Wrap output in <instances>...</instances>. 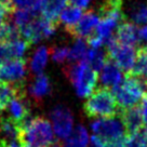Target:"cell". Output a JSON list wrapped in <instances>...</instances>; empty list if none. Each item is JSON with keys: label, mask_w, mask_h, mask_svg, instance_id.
Masks as SVG:
<instances>
[{"label": "cell", "mask_w": 147, "mask_h": 147, "mask_svg": "<svg viewBox=\"0 0 147 147\" xmlns=\"http://www.w3.org/2000/svg\"><path fill=\"white\" fill-rule=\"evenodd\" d=\"M20 140L25 147H48L54 141L53 129L45 117H32L20 127Z\"/></svg>", "instance_id": "obj_1"}, {"label": "cell", "mask_w": 147, "mask_h": 147, "mask_svg": "<svg viewBox=\"0 0 147 147\" xmlns=\"http://www.w3.org/2000/svg\"><path fill=\"white\" fill-rule=\"evenodd\" d=\"M91 129L105 147H124L129 134L120 115L95 119L91 123Z\"/></svg>", "instance_id": "obj_2"}, {"label": "cell", "mask_w": 147, "mask_h": 147, "mask_svg": "<svg viewBox=\"0 0 147 147\" xmlns=\"http://www.w3.org/2000/svg\"><path fill=\"white\" fill-rule=\"evenodd\" d=\"M63 71L69 81L73 83L80 97L90 96L94 92L97 84L98 73L92 69L84 60L65 66Z\"/></svg>", "instance_id": "obj_3"}, {"label": "cell", "mask_w": 147, "mask_h": 147, "mask_svg": "<svg viewBox=\"0 0 147 147\" xmlns=\"http://www.w3.org/2000/svg\"><path fill=\"white\" fill-rule=\"evenodd\" d=\"M123 0H105L98 10L100 23L94 35L107 42L111 38L114 30H117L121 23L125 21L122 12Z\"/></svg>", "instance_id": "obj_4"}, {"label": "cell", "mask_w": 147, "mask_h": 147, "mask_svg": "<svg viewBox=\"0 0 147 147\" xmlns=\"http://www.w3.org/2000/svg\"><path fill=\"white\" fill-rule=\"evenodd\" d=\"M83 111L89 118H110L120 115V108L113 92L106 88H98L92 93L83 105Z\"/></svg>", "instance_id": "obj_5"}, {"label": "cell", "mask_w": 147, "mask_h": 147, "mask_svg": "<svg viewBox=\"0 0 147 147\" xmlns=\"http://www.w3.org/2000/svg\"><path fill=\"white\" fill-rule=\"evenodd\" d=\"M146 86L142 80L130 74H125L122 82L113 89V94L120 110H125L138 106V102L146 93Z\"/></svg>", "instance_id": "obj_6"}, {"label": "cell", "mask_w": 147, "mask_h": 147, "mask_svg": "<svg viewBox=\"0 0 147 147\" xmlns=\"http://www.w3.org/2000/svg\"><path fill=\"white\" fill-rule=\"evenodd\" d=\"M106 54L108 60L114 62L120 69L128 74L135 64L138 51L136 48L122 45L117 41L115 37H111L106 42Z\"/></svg>", "instance_id": "obj_7"}, {"label": "cell", "mask_w": 147, "mask_h": 147, "mask_svg": "<svg viewBox=\"0 0 147 147\" xmlns=\"http://www.w3.org/2000/svg\"><path fill=\"white\" fill-rule=\"evenodd\" d=\"M56 26V23L50 22L42 16H37L28 25L20 28L21 38L32 46V43H37L45 38L52 36L55 32Z\"/></svg>", "instance_id": "obj_8"}, {"label": "cell", "mask_w": 147, "mask_h": 147, "mask_svg": "<svg viewBox=\"0 0 147 147\" xmlns=\"http://www.w3.org/2000/svg\"><path fill=\"white\" fill-rule=\"evenodd\" d=\"M53 130L59 138H67L73 132L74 118L71 111L64 105L54 107L51 111Z\"/></svg>", "instance_id": "obj_9"}, {"label": "cell", "mask_w": 147, "mask_h": 147, "mask_svg": "<svg viewBox=\"0 0 147 147\" xmlns=\"http://www.w3.org/2000/svg\"><path fill=\"white\" fill-rule=\"evenodd\" d=\"M26 60L15 59L7 61L0 65V81L9 83H25Z\"/></svg>", "instance_id": "obj_10"}, {"label": "cell", "mask_w": 147, "mask_h": 147, "mask_svg": "<svg viewBox=\"0 0 147 147\" xmlns=\"http://www.w3.org/2000/svg\"><path fill=\"white\" fill-rule=\"evenodd\" d=\"M100 23V16L93 10H89L80 18L78 24L71 28L68 32L71 36L80 39H89L95 32L97 25Z\"/></svg>", "instance_id": "obj_11"}, {"label": "cell", "mask_w": 147, "mask_h": 147, "mask_svg": "<svg viewBox=\"0 0 147 147\" xmlns=\"http://www.w3.org/2000/svg\"><path fill=\"white\" fill-rule=\"evenodd\" d=\"M8 110L11 119L18 125H22L25 120L30 117V102L26 98V94L18 95L10 101L8 105Z\"/></svg>", "instance_id": "obj_12"}, {"label": "cell", "mask_w": 147, "mask_h": 147, "mask_svg": "<svg viewBox=\"0 0 147 147\" xmlns=\"http://www.w3.org/2000/svg\"><path fill=\"white\" fill-rule=\"evenodd\" d=\"M115 38L120 43L134 48H136L141 41L138 36V28L136 27V25L132 22H125V21L120 24L119 27L117 28Z\"/></svg>", "instance_id": "obj_13"}, {"label": "cell", "mask_w": 147, "mask_h": 147, "mask_svg": "<svg viewBox=\"0 0 147 147\" xmlns=\"http://www.w3.org/2000/svg\"><path fill=\"white\" fill-rule=\"evenodd\" d=\"M122 80H123V77H122L121 69L114 62L108 60L105 66L102 68L101 74H100V81H101L103 88L115 89L122 82Z\"/></svg>", "instance_id": "obj_14"}, {"label": "cell", "mask_w": 147, "mask_h": 147, "mask_svg": "<svg viewBox=\"0 0 147 147\" xmlns=\"http://www.w3.org/2000/svg\"><path fill=\"white\" fill-rule=\"evenodd\" d=\"M120 117L123 121L124 127L128 131L129 136L138 133V131L142 130V128L144 127L142 114H141V109H140L138 105L133 107V108H130V109L121 110L120 111Z\"/></svg>", "instance_id": "obj_15"}, {"label": "cell", "mask_w": 147, "mask_h": 147, "mask_svg": "<svg viewBox=\"0 0 147 147\" xmlns=\"http://www.w3.org/2000/svg\"><path fill=\"white\" fill-rule=\"evenodd\" d=\"M67 0H42L41 16L46 20L59 24V18L62 11L65 9Z\"/></svg>", "instance_id": "obj_16"}, {"label": "cell", "mask_w": 147, "mask_h": 147, "mask_svg": "<svg viewBox=\"0 0 147 147\" xmlns=\"http://www.w3.org/2000/svg\"><path fill=\"white\" fill-rule=\"evenodd\" d=\"M51 93V82L48 76L46 75H38L35 79L32 87L29 88V94L32 97V100L36 103L40 102Z\"/></svg>", "instance_id": "obj_17"}, {"label": "cell", "mask_w": 147, "mask_h": 147, "mask_svg": "<svg viewBox=\"0 0 147 147\" xmlns=\"http://www.w3.org/2000/svg\"><path fill=\"white\" fill-rule=\"evenodd\" d=\"M81 16H82V9L69 5L67 7H65V9L62 11L59 22L63 24L66 28V30L68 32L78 24Z\"/></svg>", "instance_id": "obj_18"}, {"label": "cell", "mask_w": 147, "mask_h": 147, "mask_svg": "<svg viewBox=\"0 0 147 147\" xmlns=\"http://www.w3.org/2000/svg\"><path fill=\"white\" fill-rule=\"evenodd\" d=\"M84 61L91 66L92 69L98 73L105 66L108 61V57L106 52H103L101 49H91V50H88Z\"/></svg>", "instance_id": "obj_19"}, {"label": "cell", "mask_w": 147, "mask_h": 147, "mask_svg": "<svg viewBox=\"0 0 147 147\" xmlns=\"http://www.w3.org/2000/svg\"><path fill=\"white\" fill-rule=\"evenodd\" d=\"M47 62H48V50L46 47H40L32 56V64H30L32 73L41 75L43 68L46 67Z\"/></svg>", "instance_id": "obj_20"}, {"label": "cell", "mask_w": 147, "mask_h": 147, "mask_svg": "<svg viewBox=\"0 0 147 147\" xmlns=\"http://www.w3.org/2000/svg\"><path fill=\"white\" fill-rule=\"evenodd\" d=\"M130 18L135 25L147 24V2H138L132 5L130 10Z\"/></svg>", "instance_id": "obj_21"}, {"label": "cell", "mask_w": 147, "mask_h": 147, "mask_svg": "<svg viewBox=\"0 0 147 147\" xmlns=\"http://www.w3.org/2000/svg\"><path fill=\"white\" fill-rule=\"evenodd\" d=\"M88 52V43L84 41V39L77 38L76 42L70 49H69L68 60L73 62H80L83 61Z\"/></svg>", "instance_id": "obj_22"}, {"label": "cell", "mask_w": 147, "mask_h": 147, "mask_svg": "<svg viewBox=\"0 0 147 147\" xmlns=\"http://www.w3.org/2000/svg\"><path fill=\"white\" fill-rule=\"evenodd\" d=\"M11 18H13L12 22L14 23V25L18 26L20 29V28L28 25L34 18H36V16L27 9H15L11 15Z\"/></svg>", "instance_id": "obj_23"}, {"label": "cell", "mask_w": 147, "mask_h": 147, "mask_svg": "<svg viewBox=\"0 0 147 147\" xmlns=\"http://www.w3.org/2000/svg\"><path fill=\"white\" fill-rule=\"evenodd\" d=\"M7 47H8L10 60H15V59H22L25 51L30 47V45L24 39H18L16 41L7 45Z\"/></svg>", "instance_id": "obj_24"}, {"label": "cell", "mask_w": 147, "mask_h": 147, "mask_svg": "<svg viewBox=\"0 0 147 147\" xmlns=\"http://www.w3.org/2000/svg\"><path fill=\"white\" fill-rule=\"evenodd\" d=\"M124 147H147V135L143 128L138 133L129 136Z\"/></svg>", "instance_id": "obj_25"}, {"label": "cell", "mask_w": 147, "mask_h": 147, "mask_svg": "<svg viewBox=\"0 0 147 147\" xmlns=\"http://www.w3.org/2000/svg\"><path fill=\"white\" fill-rule=\"evenodd\" d=\"M51 55H52V59L53 61L60 63L63 62L66 59H68L69 55V48L66 47H54L51 49Z\"/></svg>", "instance_id": "obj_26"}, {"label": "cell", "mask_w": 147, "mask_h": 147, "mask_svg": "<svg viewBox=\"0 0 147 147\" xmlns=\"http://www.w3.org/2000/svg\"><path fill=\"white\" fill-rule=\"evenodd\" d=\"M138 106H140V109H141V114H142L144 125L147 127V92L144 94V96L142 97L141 103L138 104Z\"/></svg>", "instance_id": "obj_27"}, {"label": "cell", "mask_w": 147, "mask_h": 147, "mask_svg": "<svg viewBox=\"0 0 147 147\" xmlns=\"http://www.w3.org/2000/svg\"><path fill=\"white\" fill-rule=\"evenodd\" d=\"M7 61H10L8 47H7V45H3V43L0 42V65L7 62Z\"/></svg>", "instance_id": "obj_28"}, {"label": "cell", "mask_w": 147, "mask_h": 147, "mask_svg": "<svg viewBox=\"0 0 147 147\" xmlns=\"http://www.w3.org/2000/svg\"><path fill=\"white\" fill-rule=\"evenodd\" d=\"M91 0H67L70 5H75V7H78L80 9H84L87 8L89 3H90Z\"/></svg>", "instance_id": "obj_29"}, {"label": "cell", "mask_w": 147, "mask_h": 147, "mask_svg": "<svg viewBox=\"0 0 147 147\" xmlns=\"http://www.w3.org/2000/svg\"><path fill=\"white\" fill-rule=\"evenodd\" d=\"M138 36H140V40L147 42V24L138 29Z\"/></svg>", "instance_id": "obj_30"}, {"label": "cell", "mask_w": 147, "mask_h": 147, "mask_svg": "<svg viewBox=\"0 0 147 147\" xmlns=\"http://www.w3.org/2000/svg\"><path fill=\"white\" fill-rule=\"evenodd\" d=\"M10 18H11V15H9L2 8H0V27H1Z\"/></svg>", "instance_id": "obj_31"}, {"label": "cell", "mask_w": 147, "mask_h": 147, "mask_svg": "<svg viewBox=\"0 0 147 147\" xmlns=\"http://www.w3.org/2000/svg\"><path fill=\"white\" fill-rule=\"evenodd\" d=\"M48 147H65V146L63 145V143L61 142L60 140H54Z\"/></svg>", "instance_id": "obj_32"}, {"label": "cell", "mask_w": 147, "mask_h": 147, "mask_svg": "<svg viewBox=\"0 0 147 147\" xmlns=\"http://www.w3.org/2000/svg\"><path fill=\"white\" fill-rule=\"evenodd\" d=\"M0 147H5V144H3V143L1 142V141H0Z\"/></svg>", "instance_id": "obj_33"}, {"label": "cell", "mask_w": 147, "mask_h": 147, "mask_svg": "<svg viewBox=\"0 0 147 147\" xmlns=\"http://www.w3.org/2000/svg\"><path fill=\"white\" fill-rule=\"evenodd\" d=\"M1 113H2V110H1V108H0V114H1Z\"/></svg>", "instance_id": "obj_34"}]
</instances>
